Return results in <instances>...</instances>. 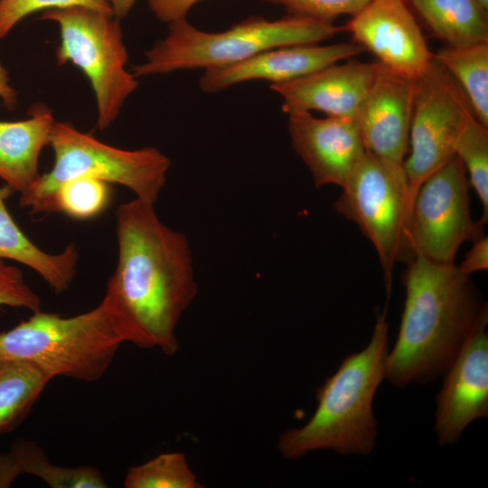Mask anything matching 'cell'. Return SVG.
<instances>
[{
    "instance_id": "cell-15",
    "label": "cell",
    "mask_w": 488,
    "mask_h": 488,
    "mask_svg": "<svg viewBox=\"0 0 488 488\" xmlns=\"http://www.w3.org/2000/svg\"><path fill=\"white\" fill-rule=\"evenodd\" d=\"M362 51L355 42L275 48L230 65L206 69L199 86L204 92L215 93L251 80H266L271 84L286 82L350 59Z\"/></svg>"
},
{
    "instance_id": "cell-31",
    "label": "cell",
    "mask_w": 488,
    "mask_h": 488,
    "mask_svg": "<svg viewBox=\"0 0 488 488\" xmlns=\"http://www.w3.org/2000/svg\"><path fill=\"white\" fill-rule=\"evenodd\" d=\"M0 99L3 106L13 110L17 105V92L11 86L7 70L0 63Z\"/></svg>"
},
{
    "instance_id": "cell-19",
    "label": "cell",
    "mask_w": 488,
    "mask_h": 488,
    "mask_svg": "<svg viewBox=\"0 0 488 488\" xmlns=\"http://www.w3.org/2000/svg\"><path fill=\"white\" fill-rule=\"evenodd\" d=\"M42 479L52 488H106L100 472L89 465L65 467L52 464L33 441L16 439L0 455V488L9 487L21 474Z\"/></svg>"
},
{
    "instance_id": "cell-8",
    "label": "cell",
    "mask_w": 488,
    "mask_h": 488,
    "mask_svg": "<svg viewBox=\"0 0 488 488\" xmlns=\"http://www.w3.org/2000/svg\"><path fill=\"white\" fill-rule=\"evenodd\" d=\"M342 188L334 208L374 246L389 297L395 263L413 259L407 239L411 199L403 165L366 151Z\"/></svg>"
},
{
    "instance_id": "cell-10",
    "label": "cell",
    "mask_w": 488,
    "mask_h": 488,
    "mask_svg": "<svg viewBox=\"0 0 488 488\" xmlns=\"http://www.w3.org/2000/svg\"><path fill=\"white\" fill-rule=\"evenodd\" d=\"M483 230L471 218L466 172L455 155L420 184L413 198L407 223L410 253L453 265L461 244L483 235Z\"/></svg>"
},
{
    "instance_id": "cell-7",
    "label": "cell",
    "mask_w": 488,
    "mask_h": 488,
    "mask_svg": "<svg viewBox=\"0 0 488 488\" xmlns=\"http://www.w3.org/2000/svg\"><path fill=\"white\" fill-rule=\"evenodd\" d=\"M40 18L58 24L56 61L59 65L72 63L87 77L95 95L97 126L108 128L139 85L126 69L128 54L119 20L113 14L79 5L49 9Z\"/></svg>"
},
{
    "instance_id": "cell-16",
    "label": "cell",
    "mask_w": 488,
    "mask_h": 488,
    "mask_svg": "<svg viewBox=\"0 0 488 488\" xmlns=\"http://www.w3.org/2000/svg\"><path fill=\"white\" fill-rule=\"evenodd\" d=\"M377 70V61H349L332 64L296 80L272 83L270 89L283 98L287 115L319 110L330 117L355 119Z\"/></svg>"
},
{
    "instance_id": "cell-26",
    "label": "cell",
    "mask_w": 488,
    "mask_h": 488,
    "mask_svg": "<svg viewBox=\"0 0 488 488\" xmlns=\"http://www.w3.org/2000/svg\"><path fill=\"white\" fill-rule=\"evenodd\" d=\"M76 5L113 14L108 0H0V39L31 14Z\"/></svg>"
},
{
    "instance_id": "cell-12",
    "label": "cell",
    "mask_w": 488,
    "mask_h": 488,
    "mask_svg": "<svg viewBox=\"0 0 488 488\" xmlns=\"http://www.w3.org/2000/svg\"><path fill=\"white\" fill-rule=\"evenodd\" d=\"M388 70L416 80L434 59L422 32L403 0H370L343 27Z\"/></svg>"
},
{
    "instance_id": "cell-30",
    "label": "cell",
    "mask_w": 488,
    "mask_h": 488,
    "mask_svg": "<svg viewBox=\"0 0 488 488\" xmlns=\"http://www.w3.org/2000/svg\"><path fill=\"white\" fill-rule=\"evenodd\" d=\"M473 241V247L465 254L464 261L457 267L463 274L469 277L474 272L488 268L487 236L482 235Z\"/></svg>"
},
{
    "instance_id": "cell-17",
    "label": "cell",
    "mask_w": 488,
    "mask_h": 488,
    "mask_svg": "<svg viewBox=\"0 0 488 488\" xmlns=\"http://www.w3.org/2000/svg\"><path fill=\"white\" fill-rule=\"evenodd\" d=\"M28 115L18 121L0 120V179L19 194L40 176V155L50 143L55 122L52 111L43 105L32 106Z\"/></svg>"
},
{
    "instance_id": "cell-14",
    "label": "cell",
    "mask_w": 488,
    "mask_h": 488,
    "mask_svg": "<svg viewBox=\"0 0 488 488\" xmlns=\"http://www.w3.org/2000/svg\"><path fill=\"white\" fill-rule=\"evenodd\" d=\"M414 80L377 61L374 79L355 117L366 150L398 165H403L409 146Z\"/></svg>"
},
{
    "instance_id": "cell-32",
    "label": "cell",
    "mask_w": 488,
    "mask_h": 488,
    "mask_svg": "<svg viewBox=\"0 0 488 488\" xmlns=\"http://www.w3.org/2000/svg\"><path fill=\"white\" fill-rule=\"evenodd\" d=\"M109 3L114 16L118 19H124L136 0H108Z\"/></svg>"
},
{
    "instance_id": "cell-29",
    "label": "cell",
    "mask_w": 488,
    "mask_h": 488,
    "mask_svg": "<svg viewBox=\"0 0 488 488\" xmlns=\"http://www.w3.org/2000/svg\"><path fill=\"white\" fill-rule=\"evenodd\" d=\"M200 0H147L155 15L161 21L170 23L186 17L190 9Z\"/></svg>"
},
{
    "instance_id": "cell-18",
    "label": "cell",
    "mask_w": 488,
    "mask_h": 488,
    "mask_svg": "<svg viewBox=\"0 0 488 488\" xmlns=\"http://www.w3.org/2000/svg\"><path fill=\"white\" fill-rule=\"evenodd\" d=\"M14 193L0 185V259L24 265L37 273L56 295L66 291L76 276L79 251L74 244L58 253L40 249L19 228L8 211L6 201Z\"/></svg>"
},
{
    "instance_id": "cell-5",
    "label": "cell",
    "mask_w": 488,
    "mask_h": 488,
    "mask_svg": "<svg viewBox=\"0 0 488 488\" xmlns=\"http://www.w3.org/2000/svg\"><path fill=\"white\" fill-rule=\"evenodd\" d=\"M123 336L103 297L94 308L70 317L33 312L0 333V359L30 362L50 376L99 380L112 363Z\"/></svg>"
},
{
    "instance_id": "cell-33",
    "label": "cell",
    "mask_w": 488,
    "mask_h": 488,
    "mask_svg": "<svg viewBox=\"0 0 488 488\" xmlns=\"http://www.w3.org/2000/svg\"><path fill=\"white\" fill-rule=\"evenodd\" d=\"M483 8L488 10V0H475Z\"/></svg>"
},
{
    "instance_id": "cell-6",
    "label": "cell",
    "mask_w": 488,
    "mask_h": 488,
    "mask_svg": "<svg viewBox=\"0 0 488 488\" xmlns=\"http://www.w3.org/2000/svg\"><path fill=\"white\" fill-rule=\"evenodd\" d=\"M49 145L54 154L52 169L20 194V206L31 214L53 212L57 189L81 176L123 185L136 198L155 204L171 165L170 159L155 147L126 150L111 146L68 122H54Z\"/></svg>"
},
{
    "instance_id": "cell-3",
    "label": "cell",
    "mask_w": 488,
    "mask_h": 488,
    "mask_svg": "<svg viewBox=\"0 0 488 488\" xmlns=\"http://www.w3.org/2000/svg\"><path fill=\"white\" fill-rule=\"evenodd\" d=\"M386 313L387 307L377 312L368 345L348 355L316 389L317 408L309 421L280 435L278 450L285 458L298 459L320 449L355 455L373 451L378 423L372 401L386 378L389 354Z\"/></svg>"
},
{
    "instance_id": "cell-9",
    "label": "cell",
    "mask_w": 488,
    "mask_h": 488,
    "mask_svg": "<svg viewBox=\"0 0 488 488\" xmlns=\"http://www.w3.org/2000/svg\"><path fill=\"white\" fill-rule=\"evenodd\" d=\"M414 83L410 154L403 163L411 203L420 184L455 155L458 140L474 116L460 86L435 57Z\"/></svg>"
},
{
    "instance_id": "cell-27",
    "label": "cell",
    "mask_w": 488,
    "mask_h": 488,
    "mask_svg": "<svg viewBox=\"0 0 488 488\" xmlns=\"http://www.w3.org/2000/svg\"><path fill=\"white\" fill-rule=\"evenodd\" d=\"M286 7L291 14L332 22L343 14L353 15L370 0H265Z\"/></svg>"
},
{
    "instance_id": "cell-23",
    "label": "cell",
    "mask_w": 488,
    "mask_h": 488,
    "mask_svg": "<svg viewBox=\"0 0 488 488\" xmlns=\"http://www.w3.org/2000/svg\"><path fill=\"white\" fill-rule=\"evenodd\" d=\"M126 488H200L202 485L181 452L160 454L128 469Z\"/></svg>"
},
{
    "instance_id": "cell-21",
    "label": "cell",
    "mask_w": 488,
    "mask_h": 488,
    "mask_svg": "<svg viewBox=\"0 0 488 488\" xmlns=\"http://www.w3.org/2000/svg\"><path fill=\"white\" fill-rule=\"evenodd\" d=\"M51 380L30 362L0 359V433L26 417Z\"/></svg>"
},
{
    "instance_id": "cell-13",
    "label": "cell",
    "mask_w": 488,
    "mask_h": 488,
    "mask_svg": "<svg viewBox=\"0 0 488 488\" xmlns=\"http://www.w3.org/2000/svg\"><path fill=\"white\" fill-rule=\"evenodd\" d=\"M287 127L292 145L317 188L326 184L343 187L367 151L353 118H318L309 111H299L288 115Z\"/></svg>"
},
{
    "instance_id": "cell-2",
    "label": "cell",
    "mask_w": 488,
    "mask_h": 488,
    "mask_svg": "<svg viewBox=\"0 0 488 488\" xmlns=\"http://www.w3.org/2000/svg\"><path fill=\"white\" fill-rule=\"evenodd\" d=\"M404 309L386 379L394 386L436 381L450 368L487 305L455 264L417 255L403 276Z\"/></svg>"
},
{
    "instance_id": "cell-20",
    "label": "cell",
    "mask_w": 488,
    "mask_h": 488,
    "mask_svg": "<svg viewBox=\"0 0 488 488\" xmlns=\"http://www.w3.org/2000/svg\"><path fill=\"white\" fill-rule=\"evenodd\" d=\"M433 34L448 46L488 42L487 10L475 0H412Z\"/></svg>"
},
{
    "instance_id": "cell-1",
    "label": "cell",
    "mask_w": 488,
    "mask_h": 488,
    "mask_svg": "<svg viewBox=\"0 0 488 488\" xmlns=\"http://www.w3.org/2000/svg\"><path fill=\"white\" fill-rule=\"evenodd\" d=\"M116 233L117 261L103 297L124 342L174 355L177 324L197 293L187 238L138 198L117 208Z\"/></svg>"
},
{
    "instance_id": "cell-24",
    "label": "cell",
    "mask_w": 488,
    "mask_h": 488,
    "mask_svg": "<svg viewBox=\"0 0 488 488\" xmlns=\"http://www.w3.org/2000/svg\"><path fill=\"white\" fill-rule=\"evenodd\" d=\"M109 201L108 183L93 177H76L57 189L53 212H62L75 220H89L102 213Z\"/></svg>"
},
{
    "instance_id": "cell-11",
    "label": "cell",
    "mask_w": 488,
    "mask_h": 488,
    "mask_svg": "<svg viewBox=\"0 0 488 488\" xmlns=\"http://www.w3.org/2000/svg\"><path fill=\"white\" fill-rule=\"evenodd\" d=\"M435 431L440 446L456 444L469 424L488 416V308L444 374Z\"/></svg>"
},
{
    "instance_id": "cell-28",
    "label": "cell",
    "mask_w": 488,
    "mask_h": 488,
    "mask_svg": "<svg viewBox=\"0 0 488 488\" xmlns=\"http://www.w3.org/2000/svg\"><path fill=\"white\" fill-rule=\"evenodd\" d=\"M42 310L40 296L25 282L22 270L0 259V306Z\"/></svg>"
},
{
    "instance_id": "cell-22",
    "label": "cell",
    "mask_w": 488,
    "mask_h": 488,
    "mask_svg": "<svg viewBox=\"0 0 488 488\" xmlns=\"http://www.w3.org/2000/svg\"><path fill=\"white\" fill-rule=\"evenodd\" d=\"M434 57L460 86L476 119L488 127V42L447 46Z\"/></svg>"
},
{
    "instance_id": "cell-25",
    "label": "cell",
    "mask_w": 488,
    "mask_h": 488,
    "mask_svg": "<svg viewBox=\"0 0 488 488\" xmlns=\"http://www.w3.org/2000/svg\"><path fill=\"white\" fill-rule=\"evenodd\" d=\"M455 155L468 172L471 185L480 199L483 214L479 222L484 225L488 218V127L474 116L458 140Z\"/></svg>"
},
{
    "instance_id": "cell-4",
    "label": "cell",
    "mask_w": 488,
    "mask_h": 488,
    "mask_svg": "<svg viewBox=\"0 0 488 488\" xmlns=\"http://www.w3.org/2000/svg\"><path fill=\"white\" fill-rule=\"evenodd\" d=\"M168 23L167 36L156 41L145 52V61L133 67L136 78L223 67L275 48L316 44L343 30L333 22L296 14L274 21L251 16L220 33L201 31L186 17Z\"/></svg>"
}]
</instances>
